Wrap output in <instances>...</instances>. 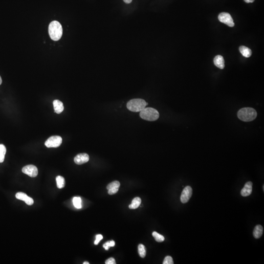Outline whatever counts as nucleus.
<instances>
[{"instance_id": "nucleus-1", "label": "nucleus", "mask_w": 264, "mask_h": 264, "mask_svg": "<svg viewBox=\"0 0 264 264\" xmlns=\"http://www.w3.org/2000/svg\"><path fill=\"white\" fill-rule=\"evenodd\" d=\"M48 33L50 37L53 41L60 40L63 34V29L60 23L57 21L51 22L48 26Z\"/></svg>"}, {"instance_id": "nucleus-2", "label": "nucleus", "mask_w": 264, "mask_h": 264, "mask_svg": "<svg viewBox=\"0 0 264 264\" xmlns=\"http://www.w3.org/2000/svg\"><path fill=\"white\" fill-rule=\"evenodd\" d=\"M256 111L252 108H244L238 112V117L242 121L250 122L255 119L257 117Z\"/></svg>"}, {"instance_id": "nucleus-3", "label": "nucleus", "mask_w": 264, "mask_h": 264, "mask_svg": "<svg viewBox=\"0 0 264 264\" xmlns=\"http://www.w3.org/2000/svg\"><path fill=\"white\" fill-rule=\"evenodd\" d=\"M140 116L143 120L149 121H157L159 118V114L158 111L155 109L145 108L140 111Z\"/></svg>"}, {"instance_id": "nucleus-4", "label": "nucleus", "mask_w": 264, "mask_h": 264, "mask_svg": "<svg viewBox=\"0 0 264 264\" xmlns=\"http://www.w3.org/2000/svg\"><path fill=\"white\" fill-rule=\"evenodd\" d=\"M148 103L143 99L136 98L130 100L127 104L128 110L133 112H140L145 108Z\"/></svg>"}, {"instance_id": "nucleus-5", "label": "nucleus", "mask_w": 264, "mask_h": 264, "mask_svg": "<svg viewBox=\"0 0 264 264\" xmlns=\"http://www.w3.org/2000/svg\"><path fill=\"white\" fill-rule=\"evenodd\" d=\"M62 142V139L58 136H52L48 139L45 144L48 148H56L60 146Z\"/></svg>"}, {"instance_id": "nucleus-6", "label": "nucleus", "mask_w": 264, "mask_h": 264, "mask_svg": "<svg viewBox=\"0 0 264 264\" xmlns=\"http://www.w3.org/2000/svg\"><path fill=\"white\" fill-rule=\"evenodd\" d=\"M218 19L220 22L224 23L230 27H233L234 23L231 16L228 13L223 12L220 14L218 16Z\"/></svg>"}, {"instance_id": "nucleus-7", "label": "nucleus", "mask_w": 264, "mask_h": 264, "mask_svg": "<svg viewBox=\"0 0 264 264\" xmlns=\"http://www.w3.org/2000/svg\"><path fill=\"white\" fill-rule=\"evenodd\" d=\"M192 195V189L189 186H186L181 194V201L183 204L187 203Z\"/></svg>"}, {"instance_id": "nucleus-8", "label": "nucleus", "mask_w": 264, "mask_h": 264, "mask_svg": "<svg viewBox=\"0 0 264 264\" xmlns=\"http://www.w3.org/2000/svg\"><path fill=\"white\" fill-rule=\"evenodd\" d=\"M22 172L30 177L34 178L37 176L38 173L37 168L33 165H28L24 167Z\"/></svg>"}, {"instance_id": "nucleus-9", "label": "nucleus", "mask_w": 264, "mask_h": 264, "mask_svg": "<svg viewBox=\"0 0 264 264\" xmlns=\"http://www.w3.org/2000/svg\"><path fill=\"white\" fill-rule=\"evenodd\" d=\"M120 186L121 184L118 181H116L111 182L107 186V189L108 190V193L110 195L116 194L118 192Z\"/></svg>"}, {"instance_id": "nucleus-10", "label": "nucleus", "mask_w": 264, "mask_h": 264, "mask_svg": "<svg viewBox=\"0 0 264 264\" xmlns=\"http://www.w3.org/2000/svg\"><path fill=\"white\" fill-rule=\"evenodd\" d=\"M89 156L86 153H81L77 155L74 159L75 163L78 165L84 164L89 160Z\"/></svg>"}, {"instance_id": "nucleus-11", "label": "nucleus", "mask_w": 264, "mask_h": 264, "mask_svg": "<svg viewBox=\"0 0 264 264\" xmlns=\"http://www.w3.org/2000/svg\"><path fill=\"white\" fill-rule=\"evenodd\" d=\"M16 198L18 200L24 201L29 205H33L34 203V201L32 198H30L28 196L27 194L23 192L17 193L16 194Z\"/></svg>"}, {"instance_id": "nucleus-12", "label": "nucleus", "mask_w": 264, "mask_h": 264, "mask_svg": "<svg viewBox=\"0 0 264 264\" xmlns=\"http://www.w3.org/2000/svg\"><path fill=\"white\" fill-rule=\"evenodd\" d=\"M252 191V182H248L245 184L244 188H243L241 191V194L243 197H247L250 196Z\"/></svg>"}, {"instance_id": "nucleus-13", "label": "nucleus", "mask_w": 264, "mask_h": 264, "mask_svg": "<svg viewBox=\"0 0 264 264\" xmlns=\"http://www.w3.org/2000/svg\"><path fill=\"white\" fill-rule=\"evenodd\" d=\"M53 107L54 111L56 113H61L64 109V105L63 103L58 100H55L53 102Z\"/></svg>"}, {"instance_id": "nucleus-14", "label": "nucleus", "mask_w": 264, "mask_h": 264, "mask_svg": "<svg viewBox=\"0 0 264 264\" xmlns=\"http://www.w3.org/2000/svg\"><path fill=\"white\" fill-rule=\"evenodd\" d=\"M215 65L218 68L223 69L224 67V61L223 57L221 55H217L214 59Z\"/></svg>"}, {"instance_id": "nucleus-15", "label": "nucleus", "mask_w": 264, "mask_h": 264, "mask_svg": "<svg viewBox=\"0 0 264 264\" xmlns=\"http://www.w3.org/2000/svg\"><path fill=\"white\" fill-rule=\"evenodd\" d=\"M263 233V228L262 226L258 224L255 227L253 230V235L255 239H259L262 236Z\"/></svg>"}, {"instance_id": "nucleus-16", "label": "nucleus", "mask_w": 264, "mask_h": 264, "mask_svg": "<svg viewBox=\"0 0 264 264\" xmlns=\"http://www.w3.org/2000/svg\"><path fill=\"white\" fill-rule=\"evenodd\" d=\"M239 51L245 57L248 58L251 55V53H252L251 51V49L247 47L241 46L239 48Z\"/></svg>"}, {"instance_id": "nucleus-17", "label": "nucleus", "mask_w": 264, "mask_h": 264, "mask_svg": "<svg viewBox=\"0 0 264 264\" xmlns=\"http://www.w3.org/2000/svg\"><path fill=\"white\" fill-rule=\"evenodd\" d=\"M141 199L139 197H136L134 198L132 201V204L129 205V208L130 209H138L139 206H140L141 204Z\"/></svg>"}, {"instance_id": "nucleus-18", "label": "nucleus", "mask_w": 264, "mask_h": 264, "mask_svg": "<svg viewBox=\"0 0 264 264\" xmlns=\"http://www.w3.org/2000/svg\"><path fill=\"white\" fill-rule=\"evenodd\" d=\"M56 181L57 186L59 189L63 188L65 186V178L61 176H58L56 178Z\"/></svg>"}, {"instance_id": "nucleus-19", "label": "nucleus", "mask_w": 264, "mask_h": 264, "mask_svg": "<svg viewBox=\"0 0 264 264\" xmlns=\"http://www.w3.org/2000/svg\"><path fill=\"white\" fill-rule=\"evenodd\" d=\"M6 152V147L4 145L0 144V163L4 162Z\"/></svg>"}, {"instance_id": "nucleus-20", "label": "nucleus", "mask_w": 264, "mask_h": 264, "mask_svg": "<svg viewBox=\"0 0 264 264\" xmlns=\"http://www.w3.org/2000/svg\"><path fill=\"white\" fill-rule=\"evenodd\" d=\"M138 252L141 258H144L146 256V249L144 246L142 244H140L138 246Z\"/></svg>"}, {"instance_id": "nucleus-21", "label": "nucleus", "mask_w": 264, "mask_h": 264, "mask_svg": "<svg viewBox=\"0 0 264 264\" xmlns=\"http://www.w3.org/2000/svg\"><path fill=\"white\" fill-rule=\"evenodd\" d=\"M153 236L154 237L155 239L157 242H163L164 241V237L161 234H159L157 232L154 231L152 233Z\"/></svg>"}, {"instance_id": "nucleus-22", "label": "nucleus", "mask_w": 264, "mask_h": 264, "mask_svg": "<svg viewBox=\"0 0 264 264\" xmlns=\"http://www.w3.org/2000/svg\"><path fill=\"white\" fill-rule=\"evenodd\" d=\"M73 204L75 208L76 209H79L82 208L81 205V199L80 197H74L73 199Z\"/></svg>"}, {"instance_id": "nucleus-23", "label": "nucleus", "mask_w": 264, "mask_h": 264, "mask_svg": "<svg viewBox=\"0 0 264 264\" xmlns=\"http://www.w3.org/2000/svg\"><path fill=\"white\" fill-rule=\"evenodd\" d=\"M115 246V242L114 241H110L107 242L106 243L103 245V247L105 248V250H108L109 249L110 247H112Z\"/></svg>"}, {"instance_id": "nucleus-24", "label": "nucleus", "mask_w": 264, "mask_h": 264, "mask_svg": "<svg viewBox=\"0 0 264 264\" xmlns=\"http://www.w3.org/2000/svg\"><path fill=\"white\" fill-rule=\"evenodd\" d=\"M173 260L170 256H167L166 257L164 258V261L163 262V264H173Z\"/></svg>"}, {"instance_id": "nucleus-25", "label": "nucleus", "mask_w": 264, "mask_h": 264, "mask_svg": "<svg viewBox=\"0 0 264 264\" xmlns=\"http://www.w3.org/2000/svg\"><path fill=\"white\" fill-rule=\"evenodd\" d=\"M103 239L102 235L101 234H98L96 236V240L94 241V245H97L98 244L100 241Z\"/></svg>"}, {"instance_id": "nucleus-26", "label": "nucleus", "mask_w": 264, "mask_h": 264, "mask_svg": "<svg viewBox=\"0 0 264 264\" xmlns=\"http://www.w3.org/2000/svg\"><path fill=\"white\" fill-rule=\"evenodd\" d=\"M106 264H116V260L113 258H110L108 259L105 262Z\"/></svg>"}, {"instance_id": "nucleus-27", "label": "nucleus", "mask_w": 264, "mask_h": 264, "mask_svg": "<svg viewBox=\"0 0 264 264\" xmlns=\"http://www.w3.org/2000/svg\"><path fill=\"white\" fill-rule=\"evenodd\" d=\"M123 1L125 2V3H126V4H130V3L132 2V0H123Z\"/></svg>"}, {"instance_id": "nucleus-28", "label": "nucleus", "mask_w": 264, "mask_h": 264, "mask_svg": "<svg viewBox=\"0 0 264 264\" xmlns=\"http://www.w3.org/2000/svg\"><path fill=\"white\" fill-rule=\"evenodd\" d=\"M244 1L247 3H251V2H253L254 1V0H244Z\"/></svg>"}, {"instance_id": "nucleus-29", "label": "nucleus", "mask_w": 264, "mask_h": 264, "mask_svg": "<svg viewBox=\"0 0 264 264\" xmlns=\"http://www.w3.org/2000/svg\"><path fill=\"white\" fill-rule=\"evenodd\" d=\"M2 83V79L1 77L0 76V85Z\"/></svg>"}, {"instance_id": "nucleus-30", "label": "nucleus", "mask_w": 264, "mask_h": 264, "mask_svg": "<svg viewBox=\"0 0 264 264\" xmlns=\"http://www.w3.org/2000/svg\"><path fill=\"white\" fill-rule=\"evenodd\" d=\"M90 263L88 262H84L83 263V264H89Z\"/></svg>"}, {"instance_id": "nucleus-31", "label": "nucleus", "mask_w": 264, "mask_h": 264, "mask_svg": "<svg viewBox=\"0 0 264 264\" xmlns=\"http://www.w3.org/2000/svg\"><path fill=\"white\" fill-rule=\"evenodd\" d=\"M263 190L264 191V185H263Z\"/></svg>"}]
</instances>
